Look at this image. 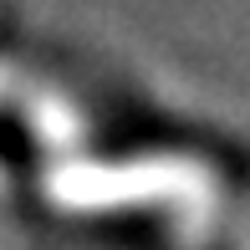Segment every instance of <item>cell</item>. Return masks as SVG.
Returning a JSON list of instances; mask_svg holds the SVG:
<instances>
[{
	"label": "cell",
	"instance_id": "6da1fadb",
	"mask_svg": "<svg viewBox=\"0 0 250 250\" xmlns=\"http://www.w3.org/2000/svg\"><path fill=\"white\" fill-rule=\"evenodd\" d=\"M46 194L62 209H123V204H184V245H199L214 225L220 194L214 174L194 158L179 153H153V158H128V164H62L51 168Z\"/></svg>",
	"mask_w": 250,
	"mask_h": 250
},
{
	"label": "cell",
	"instance_id": "7a4b0ae2",
	"mask_svg": "<svg viewBox=\"0 0 250 250\" xmlns=\"http://www.w3.org/2000/svg\"><path fill=\"white\" fill-rule=\"evenodd\" d=\"M0 107L21 112V123H31L46 148L66 153V148L82 143V118H77V107L56 92V87L26 77L21 66H10V62H0Z\"/></svg>",
	"mask_w": 250,
	"mask_h": 250
},
{
	"label": "cell",
	"instance_id": "3957f363",
	"mask_svg": "<svg viewBox=\"0 0 250 250\" xmlns=\"http://www.w3.org/2000/svg\"><path fill=\"white\" fill-rule=\"evenodd\" d=\"M230 250H250V199H245L240 220H235V240H230Z\"/></svg>",
	"mask_w": 250,
	"mask_h": 250
}]
</instances>
